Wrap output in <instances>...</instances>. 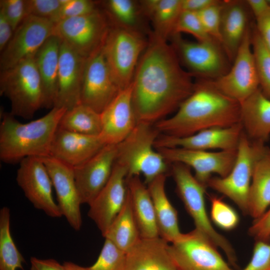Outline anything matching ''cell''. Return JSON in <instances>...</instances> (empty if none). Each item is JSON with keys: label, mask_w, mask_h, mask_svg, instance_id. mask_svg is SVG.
Returning <instances> with one entry per match:
<instances>
[{"label": "cell", "mask_w": 270, "mask_h": 270, "mask_svg": "<svg viewBox=\"0 0 270 270\" xmlns=\"http://www.w3.org/2000/svg\"><path fill=\"white\" fill-rule=\"evenodd\" d=\"M132 85L138 123L154 125L178 110L192 93L195 84L180 66L172 46L151 34Z\"/></svg>", "instance_id": "6da1fadb"}, {"label": "cell", "mask_w": 270, "mask_h": 270, "mask_svg": "<svg viewBox=\"0 0 270 270\" xmlns=\"http://www.w3.org/2000/svg\"><path fill=\"white\" fill-rule=\"evenodd\" d=\"M241 106L220 91L212 82L195 84L192 93L175 114L154 124L161 134L176 137L193 134L212 128L240 122Z\"/></svg>", "instance_id": "7a4b0ae2"}, {"label": "cell", "mask_w": 270, "mask_h": 270, "mask_svg": "<svg viewBox=\"0 0 270 270\" xmlns=\"http://www.w3.org/2000/svg\"><path fill=\"white\" fill-rule=\"evenodd\" d=\"M66 110L54 106L44 116L26 123L18 120L10 113H2L0 124V160L14 164L26 158L49 156L54 134Z\"/></svg>", "instance_id": "3957f363"}, {"label": "cell", "mask_w": 270, "mask_h": 270, "mask_svg": "<svg viewBox=\"0 0 270 270\" xmlns=\"http://www.w3.org/2000/svg\"><path fill=\"white\" fill-rule=\"evenodd\" d=\"M160 134L154 125L138 122L130 134L117 144L116 162L126 168V178L142 174L147 185L159 176L167 175L168 163L154 150V142Z\"/></svg>", "instance_id": "277c9868"}, {"label": "cell", "mask_w": 270, "mask_h": 270, "mask_svg": "<svg viewBox=\"0 0 270 270\" xmlns=\"http://www.w3.org/2000/svg\"><path fill=\"white\" fill-rule=\"evenodd\" d=\"M170 173L176 183L178 194L192 218L195 229L217 248H220L230 264L237 268L234 249L228 240L215 230L207 214L204 200L207 187L200 182L192 174L190 168L184 164H172Z\"/></svg>", "instance_id": "5b68a950"}, {"label": "cell", "mask_w": 270, "mask_h": 270, "mask_svg": "<svg viewBox=\"0 0 270 270\" xmlns=\"http://www.w3.org/2000/svg\"><path fill=\"white\" fill-rule=\"evenodd\" d=\"M0 94L10 102V114L25 119L32 118L44 106L40 78L34 56L0 72Z\"/></svg>", "instance_id": "8992f818"}, {"label": "cell", "mask_w": 270, "mask_h": 270, "mask_svg": "<svg viewBox=\"0 0 270 270\" xmlns=\"http://www.w3.org/2000/svg\"><path fill=\"white\" fill-rule=\"evenodd\" d=\"M148 41L138 30L111 26L103 51L114 80L120 90L132 81L140 58Z\"/></svg>", "instance_id": "52a82bcc"}, {"label": "cell", "mask_w": 270, "mask_h": 270, "mask_svg": "<svg viewBox=\"0 0 270 270\" xmlns=\"http://www.w3.org/2000/svg\"><path fill=\"white\" fill-rule=\"evenodd\" d=\"M264 143L252 141L244 130L237 148L235 163L226 176L212 177L210 188L232 200L244 214H248V199L254 162Z\"/></svg>", "instance_id": "ba28073f"}, {"label": "cell", "mask_w": 270, "mask_h": 270, "mask_svg": "<svg viewBox=\"0 0 270 270\" xmlns=\"http://www.w3.org/2000/svg\"><path fill=\"white\" fill-rule=\"evenodd\" d=\"M106 14L99 10L54 24L53 34L88 58L104 44L110 28Z\"/></svg>", "instance_id": "9c48e42d"}, {"label": "cell", "mask_w": 270, "mask_h": 270, "mask_svg": "<svg viewBox=\"0 0 270 270\" xmlns=\"http://www.w3.org/2000/svg\"><path fill=\"white\" fill-rule=\"evenodd\" d=\"M168 251L177 270H234L217 247L195 228L170 244Z\"/></svg>", "instance_id": "30bf717a"}, {"label": "cell", "mask_w": 270, "mask_h": 270, "mask_svg": "<svg viewBox=\"0 0 270 270\" xmlns=\"http://www.w3.org/2000/svg\"><path fill=\"white\" fill-rule=\"evenodd\" d=\"M231 69L214 84L240 104L260 88L256 62L252 50V34L248 28L234 58Z\"/></svg>", "instance_id": "8fae6325"}, {"label": "cell", "mask_w": 270, "mask_h": 270, "mask_svg": "<svg viewBox=\"0 0 270 270\" xmlns=\"http://www.w3.org/2000/svg\"><path fill=\"white\" fill-rule=\"evenodd\" d=\"M156 150L168 163H182L192 168L196 179L206 186L213 174L222 178L226 176L231 171L237 156V149L218 152L182 148H162Z\"/></svg>", "instance_id": "7c38bea8"}, {"label": "cell", "mask_w": 270, "mask_h": 270, "mask_svg": "<svg viewBox=\"0 0 270 270\" xmlns=\"http://www.w3.org/2000/svg\"><path fill=\"white\" fill-rule=\"evenodd\" d=\"M54 26V24L48 19L27 16L16 30L11 40L1 52V72L34 56L46 40L53 34Z\"/></svg>", "instance_id": "4fadbf2b"}, {"label": "cell", "mask_w": 270, "mask_h": 270, "mask_svg": "<svg viewBox=\"0 0 270 270\" xmlns=\"http://www.w3.org/2000/svg\"><path fill=\"white\" fill-rule=\"evenodd\" d=\"M16 180L36 208L52 218L62 216L54 200L52 181L42 158L29 157L22 160L17 170Z\"/></svg>", "instance_id": "5bb4252c"}, {"label": "cell", "mask_w": 270, "mask_h": 270, "mask_svg": "<svg viewBox=\"0 0 270 270\" xmlns=\"http://www.w3.org/2000/svg\"><path fill=\"white\" fill-rule=\"evenodd\" d=\"M120 91L109 68L102 46L86 60L81 104L100 114Z\"/></svg>", "instance_id": "9a60e30c"}, {"label": "cell", "mask_w": 270, "mask_h": 270, "mask_svg": "<svg viewBox=\"0 0 270 270\" xmlns=\"http://www.w3.org/2000/svg\"><path fill=\"white\" fill-rule=\"evenodd\" d=\"M127 175L126 168L115 162L108 182L88 205V216L96 224L102 236L126 200Z\"/></svg>", "instance_id": "2e32d148"}, {"label": "cell", "mask_w": 270, "mask_h": 270, "mask_svg": "<svg viewBox=\"0 0 270 270\" xmlns=\"http://www.w3.org/2000/svg\"><path fill=\"white\" fill-rule=\"evenodd\" d=\"M116 154L117 144H107L86 162L73 168L82 204L89 205L107 184Z\"/></svg>", "instance_id": "e0dca14e"}, {"label": "cell", "mask_w": 270, "mask_h": 270, "mask_svg": "<svg viewBox=\"0 0 270 270\" xmlns=\"http://www.w3.org/2000/svg\"><path fill=\"white\" fill-rule=\"evenodd\" d=\"M243 131L242 125L239 122L229 127L204 129L183 137L160 134L154 142V148H182L202 150H234L238 148Z\"/></svg>", "instance_id": "ac0fdd59"}, {"label": "cell", "mask_w": 270, "mask_h": 270, "mask_svg": "<svg viewBox=\"0 0 270 270\" xmlns=\"http://www.w3.org/2000/svg\"><path fill=\"white\" fill-rule=\"evenodd\" d=\"M54 188L62 216L74 230L82 226V204L76 184L73 168L50 156L42 158Z\"/></svg>", "instance_id": "d6986e66"}, {"label": "cell", "mask_w": 270, "mask_h": 270, "mask_svg": "<svg viewBox=\"0 0 270 270\" xmlns=\"http://www.w3.org/2000/svg\"><path fill=\"white\" fill-rule=\"evenodd\" d=\"M86 58L62 42L54 107L70 109L81 104L80 94Z\"/></svg>", "instance_id": "ffe728a7"}, {"label": "cell", "mask_w": 270, "mask_h": 270, "mask_svg": "<svg viewBox=\"0 0 270 270\" xmlns=\"http://www.w3.org/2000/svg\"><path fill=\"white\" fill-rule=\"evenodd\" d=\"M102 129L100 136L106 144H118L138 124L132 102V85L120 90L100 113Z\"/></svg>", "instance_id": "44dd1931"}, {"label": "cell", "mask_w": 270, "mask_h": 270, "mask_svg": "<svg viewBox=\"0 0 270 270\" xmlns=\"http://www.w3.org/2000/svg\"><path fill=\"white\" fill-rule=\"evenodd\" d=\"M170 38L178 56L192 72L208 76H222L224 60L216 40L190 42L182 38L180 34Z\"/></svg>", "instance_id": "7402d4cb"}, {"label": "cell", "mask_w": 270, "mask_h": 270, "mask_svg": "<svg viewBox=\"0 0 270 270\" xmlns=\"http://www.w3.org/2000/svg\"><path fill=\"white\" fill-rule=\"evenodd\" d=\"M106 145L100 136L85 135L58 128L49 156L74 168L90 159Z\"/></svg>", "instance_id": "603a6c76"}, {"label": "cell", "mask_w": 270, "mask_h": 270, "mask_svg": "<svg viewBox=\"0 0 270 270\" xmlns=\"http://www.w3.org/2000/svg\"><path fill=\"white\" fill-rule=\"evenodd\" d=\"M169 244L160 236L140 238L126 253V270H177Z\"/></svg>", "instance_id": "cb8c5ba5"}, {"label": "cell", "mask_w": 270, "mask_h": 270, "mask_svg": "<svg viewBox=\"0 0 270 270\" xmlns=\"http://www.w3.org/2000/svg\"><path fill=\"white\" fill-rule=\"evenodd\" d=\"M62 40L52 35L40 48L34 56L35 62L40 78L44 106L54 107L57 96V82Z\"/></svg>", "instance_id": "d4e9b609"}, {"label": "cell", "mask_w": 270, "mask_h": 270, "mask_svg": "<svg viewBox=\"0 0 270 270\" xmlns=\"http://www.w3.org/2000/svg\"><path fill=\"white\" fill-rule=\"evenodd\" d=\"M240 106L244 132L252 141L264 143L270 136V99L258 88Z\"/></svg>", "instance_id": "484cf974"}, {"label": "cell", "mask_w": 270, "mask_h": 270, "mask_svg": "<svg viewBox=\"0 0 270 270\" xmlns=\"http://www.w3.org/2000/svg\"><path fill=\"white\" fill-rule=\"evenodd\" d=\"M166 174H162L147 184L152 198L159 236L168 243L177 240L180 232L178 212L168 198L165 190Z\"/></svg>", "instance_id": "4316f807"}, {"label": "cell", "mask_w": 270, "mask_h": 270, "mask_svg": "<svg viewBox=\"0 0 270 270\" xmlns=\"http://www.w3.org/2000/svg\"><path fill=\"white\" fill-rule=\"evenodd\" d=\"M133 214L140 238L159 236L152 197L146 184L140 176L126 178Z\"/></svg>", "instance_id": "83f0119b"}, {"label": "cell", "mask_w": 270, "mask_h": 270, "mask_svg": "<svg viewBox=\"0 0 270 270\" xmlns=\"http://www.w3.org/2000/svg\"><path fill=\"white\" fill-rule=\"evenodd\" d=\"M270 206V148L264 146L254 166L248 199V214L254 220Z\"/></svg>", "instance_id": "f1b7e54d"}, {"label": "cell", "mask_w": 270, "mask_h": 270, "mask_svg": "<svg viewBox=\"0 0 270 270\" xmlns=\"http://www.w3.org/2000/svg\"><path fill=\"white\" fill-rule=\"evenodd\" d=\"M139 4L142 14L152 21V34L166 40L170 38L182 12V0H144Z\"/></svg>", "instance_id": "f546056e"}, {"label": "cell", "mask_w": 270, "mask_h": 270, "mask_svg": "<svg viewBox=\"0 0 270 270\" xmlns=\"http://www.w3.org/2000/svg\"><path fill=\"white\" fill-rule=\"evenodd\" d=\"M247 15L238 2L223 4L220 25L221 44L228 56L234 58L248 30Z\"/></svg>", "instance_id": "4dcf8cb0"}, {"label": "cell", "mask_w": 270, "mask_h": 270, "mask_svg": "<svg viewBox=\"0 0 270 270\" xmlns=\"http://www.w3.org/2000/svg\"><path fill=\"white\" fill-rule=\"evenodd\" d=\"M126 253L140 238L128 190L125 203L104 236Z\"/></svg>", "instance_id": "1f68e13d"}, {"label": "cell", "mask_w": 270, "mask_h": 270, "mask_svg": "<svg viewBox=\"0 0 270 270\" xmlns=\"http://www.w3.org/2000/svg\"><path fill=\"white\" fill-rule=\"evenodd\" d=\"M58 128L85 135L100 136L102 129L100 114L80 104L66 110Z\"/></svg>", "instance_id": "d6a6232c"}, {"label": "cell", "mask_w": 270, "mask_h": 270, "mask_svg": "<svg viewBox=\"0 0 270 270\" xmlns=\"http://www.w3.org/2000/svg\"><path fill=\"white\" fill-rule=\"evenodd\" d=\"M10 208L2 207L0 210V270H24V259L12 238Z\"/></svg>", "instance_id": "836d02e7"}, {"label": "cell", "mask_w": 270, "mask_h": 270, "mask_svg": "<svg viewBox=\"0 0 270 270\" xmlns=\"http://www.w3.org/2000/svg\"><path fill=\"white\" fill-rule=\"evenodd\" d=\"M106 14L113 26L140 32L138 28L142 14L139 2L132 0H109L104 2Z\"/></svg>", "instance_id": "e575fe53"}, {"label": "cell", "mask_w": 270, "mask_h": 270, "mask_svg": "<svg viewBox=\"0 0 270 270\" xmlns=\"http://www.w3.org/2000/svg\"><path fill=\"white\" fill-rule=\"evenodd\" d=\"M252 46L259 80L260 88L270 99V50L256 30L252 34Z\"/></svg>", "instance_id": "d590c367"}, {"label": "cell", "mask_w": 270, "mask_h": 270, "mask_svg": "<svg viewBox=\"0 0 270 270\" xmlns=\"http://www.w3.org/2000/svg\"><path fill=\"white\" fill-rule=\"evenodd\" d=\"M126 253L108 239L104 245L96 262L90 270H126Z\"/></svg>", "instance_id": "8d00e7d4"}, {"label": "cell", "mask_w": 270, "mask_h": 270, "mask_svg": "<svg viewBox=\"0 0 270 270\" xmlns=\"http://www.w3.org/2000/svg\"><path fill=\"white\" fill-rule=\"evenodd\" d=\"M210 202V218L212 222L220 228L230 231L238 226L240 218L238 214L222 198L209 195Z\"/></svg>", "instance_id": "74e56055"}, {"label": "cell", "mask_w": 270, "mask_h": 270, "mask_svg": "<svg viewBox=\"0 0 270 270\" xmlns=\"http://www.w3.org/2000/svg\"><path fill=\"white\" fill-rule=\"evenodd\" d=\"M181 32L190 34L199 42L215 40L207 34L197 13L194 12L182 11L180 13L174 26L172 36Z\"/></svg>", "instance_id": "f35d334b"}, {"label": "cell", "mask_w": 270, "mask_h": 270, "mask_svg": "<svg viewBox=\"0 0 270 270\" xmlns=\"http://www.w3.org/2000/svg\"><path fill=\"white\" fill-rule=\"evenodd\" d=\"M223 4L218 1L196 12L207 34L221 42L220 25Z\"/></svg>", "instance_id": "ab89813d"}, {"label": "cell", "mask_w": 270, "mask_h": 270, "mask_svg": "<svg viewBox=\"0 0 270 270\" xmlns=\"http://www.w3.org/2000/svg\"><path fill=\"white\" fill-rule=\"evenodd\" d=\"M98 10L96 2L90 0H62V5L54 23L92 13Z\"/></svg>", "instance_id": "60d3db41"}, {"label": "cell", "mask_w": 270, "mask_h": 270, "mask_svg": "<svg viewBox=\"0 0 270 270\" xmlns=\"http://www.w3.org/2000/svg\"><path fill=\"white\" fill-rule=\"evenodd\" d=\"M25 2L27 16L48 19L54 23L62 5V0H25Z\"/></svg>", "instance_id": "b9f144b4"}, {"label": "cell", "mask_w": 270, "mask_h": 270, "mask_svg": "<svg viewBox=\"0 0 270 270\" xmlns=\"http://www.w3.org/2000/svg\"><path fill=\"white\" fill-rule=\"evenodd\" d=\"M0 12L8 20L14 32L27 16L25 0H0Z\"/></svg>", "instance_id": "7bdbcfd3"}, {"label": "cell", "mask_w": 270, "mask_h": 270, "mask_svg": "<svg viewBox=\"0 0 270 270\" xmlns=\"http://www.w3.org/2000/svg\"><path fill=\"white\" fill-rule=\"evenodd\" d=\"M242 270H270V240H256L252 255Z\"/></svg>", "instance_id": "ee69618b"}, {"label": "cell", "mask_w": 270, "mask_h": 270, "mask_svg": "<svg viewBox=\"0 0 270 270\" xmlns=\"http://www.w3.org/2000/svg\"><path fill=\"white\" fill-rule=\"evenodd\" d=\"M248 232L256 241L270 240V208L261 216L254 220Z\"/></svg>", "instance_id": "f6af8a7d"}, {"label": "cell", "mask_w": 270, "mask_h": 270, "mask_svg": "<svg viewBox=\"0 0 270 270\" xmlns=\"http://www.w3.org/2000/svg\"><path fill=\"white\" fill-rule=\"evenodd\" d=\"M256 20V30L264 43L270 50V10Z\"/></svg>", "instance_id": "bcb514c9"}, {"label": "cell", "mask_w": 270, "mask_h": 270, "mask_svg": "<svg viewBox=\"0 0 270 270\" xmlns=\"http://www.w3.org/2000/svg\"><path fill=\"white\" fill-rule=\"evenodd\" d=\"M30 270H66L64 266L54 259H40L32 256Z\"/></svg>", "instance_id": "7dc6e473"}, {"label": "cell", "mask_w": 270, "mask_h": 270, "mask_svg": "<svg viewBox=\"0 0 270 270\" xmlns=\"http://www.w3.org/2000/svg\"><path fill=\"white\" fill-rule=\"evenodd\" d=\"M13 28L4 14L0 12V51L2 52L13 36Z\"/></svg>", "instance_id": "c3c4849f"}, {"label": "cell", "mask_w": 270, "mask_h": 270, "mask_svg": "<svg viewBox=\"0 0 270 270\" xmlns=\"http://www.w3.org/2000/svg\"><path fill=\"white\" fill-rule=\"evenodd\" d=\"M215 0H182V11L198 12L216 2Z\"/></svg>", "instance_id": "681fc988"}, {"label": "cell", "mask_w": 270, "mask_h": 270, "mask_svg": "<svg viewBox=\"0 0 270 270\" xmlns=\"http://www.w3.org/2000/svg\"><path fill=\"white\" fill-rule=\"evenodd\" d=\"M247 4L257 18L270 10V0H248Z\"/></svg>", "instance_id": "f907efd6"}, {"label": "cell", "mask_w": 270, "mask_h": 270, "mask_svg": "<svg viewBox=\"0 0 270 270\" xmlns=\"http://www.w3.org/2000/svg\"><path fill=\"white\" fill-rule=\"evenodd\" d=\"M66 270H90L88 267H84L71 262L64 263Z\"/></svg>", "instance_id": "816d5d0a"}]
</instances>
